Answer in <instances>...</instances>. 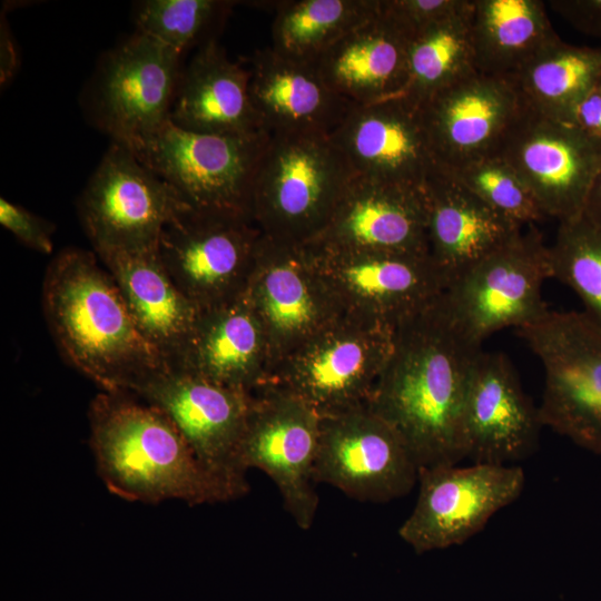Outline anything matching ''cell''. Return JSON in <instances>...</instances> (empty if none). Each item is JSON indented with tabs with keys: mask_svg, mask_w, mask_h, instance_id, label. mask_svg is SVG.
<instances>
[{
	"mask_svg": "<svg viewBox=\"0 0 601 601\" xmlns=\"http://www.w3.org/2000/svg\"><path fill=\"white\" fill-rule=\"evenodd\" d=\"M542 427L539 407L524 392L506 355L482 349L465 396V459L473 463L514 464L535 452Z\"/></svg>",
	"mask_w": 601,
	"mask_h": 601,
	"instance_id": "20",
	"label": "cell"
},
{
	"mask_svg": "<svg viewBox=\"0 0 601 601\" xmlns=\"http://www.w3.org/2000/svg\"><path fill=\"white\" fill-rule=\"evenodd\" d=\"M179 194L136 155L112 142L78 201L95 253L158 246L165 227L189 208Z\"/></svg>",
	"mask_w": 601,
	"mask_h": 601,
	"instance_id": "10",
	"label": "cell"
},
{
	"mask_svg": "<svg viewBox=\"0 0 601 601\" xmlns=\"http://www.w3.org/2000/svg\"><path fill=\"white\" fill-rule=\"evenodd\" d=\"M246 295L266 335L268 370L345 314L304 245L264 234Z\"/></svg>",
	"mask_w": 601,
	"mask_h": 601,
	"instance_id": "18",
	"label": "cell"
},
{
	"mask_svg": "<svg viewBox=\"0 0 601 601\" xmlns=\"http://www.w3.org/2000/svg\"><path fill=\"white\" fill-rule=\"evenodd\" d=\"M1 85L8 83L18 68V56L14 41L9 32L8 26L1 20Z\"/></svg>",
	"mask_w": 601,
	"mask_h": 601,
	"instance_id": "40",
	"label": "cell"
},
{
	"mask_svg": "<svg viewBox=\"0 0 601 601\" xmlns=\"http://www.w3.org/2000/svg\"><path fill=\"white\" fill-rule=\"evenodd\" d=\"M134 395L160 408L178 427L201 464L238 497L249 491L240 444L254 394L168 368Z\"/></svg>",
	"mask_w": 601,
	"mask_h": 601,
	"instance_id": "15",
	"label": "cell"
},
{
	"mask_svg": "<svg viewBox=\"0 0 601 601\" xmlns=\"http://www.w3.org/2000/svg\"><path fill=\"white\" fill-rule=\"evenodd\" d=\"M380 9L411 33L462 9L467 0H378Z\"/></svg>",
	"mask_w": 601,
	"mask_h": 601,
	"instance_id": "36",
	"label": "cell"
},
{
	"mask_svg": "<svg viewBox=\"0 0 601 601\" xmlns=\"http://www.w3.org/2000/svg\"><path fill=\"white\" fill-rule=\"evenodd\" d=\"M481 351L452 319L442 295L396 326L367 406L397 432L418 469L465 459V396Z\"/></svg>",
	"mask_w": 601,
	"mask_h": 601,
	"instance_id": "1",
	"label": "cell"
},
{
	"mask_svg": "<svg viewBox=\"0 0 601 601\" xmlns=\"http://www.w3.org/2000/svg\"><path fill=\"white\" fill-rule=\"evenodd\" d=\"M549 255L551 278L570 287L601 326V228L582 216L559 223Z\"/></svg>",
	"mask_w": 601,
	"mask_h": 601,
	"instance_id": "33",
	"label": "cell"
},
{
	"mask_svg": "<svg viewBox=\"0 0 601 601\" xmlns=\"http://www.w3.org/2000/svg\"><path fill=\"white\" fill-rule=\"evenodd\" d=\"M597 87H598V88L600 89V91H601V75H600V77H599V79H598Z\"/></svg>",
	"mask_w": 601,
	"mask_h": 601,
	"instance_id": "42",
	"label": "cell"
},
{
	"mask_svg": "<svg viewBox=\"0 0 601 601\" xmlns=\"http://www.w3.org/2000/svg\"><path fill=\"white\" fill-rule=\"evenodd\" d=\"M353 178L329 136L270 135L253 186L252 218L270 238L307 244L326 226Z\"/></svg>",
	"mask_w": 601,
	"mask_h": 601,
	"instance_id": "4",
	"label": "cell"
},
{
	"mask_svg": "<svg viewBox=\"0 0 601 601\" xmlns=\"http://www.w3.org/2000/svg\"><path fill=\"white\" fill-rule=\"evenodd\" d=\"M378 0H292L275 4L272 49L315 63L342 37L377 12Z\"/></svg>",
	"mask_w": 601,
	"mask_h": 601,
	"instance_id": "31",
	"label": "cell"
},
{
	"mask_svg": "<svg viewBox=\"0 0 601 601\" xmlns=\"http://www.w3.org/2000/svg\"><path fill=\"white\" fill-rule=\"evenodd\" d=\"M446 170L491 208L523 227L546 218L518 173L497 154Z\"/></svg>",
	"mask_w": 601,
	"mask_h": 601,
	"instance_id": "35",
	"label": "cell"
},
{
	"mask_svg": "<svg viewBox=\"0 0 601 601\" xmlns=\"http://www.w3.org/2000/svg\"><path fill=\"white\" fill-rule=\"evenodd\" d=\"M329 139L356 177L421 189L437 167L418 109L401 98L354 105Z\"/></svg>",
	"mask_w": 601,
	"mask_h": 601,
	"instance_id": "21",
	"label": "cell"
},
{
	"mask_svg": "<svg viewBox=\"0 0 601 601\" xmlns=\"http://www.w3.org/2000/svg\"><path fill=\"white\" fill-rule=\"evenodd\" d=\"M249 80V68L231 61L216 39L201 45L183 68L170 121L199 134L265 131L252 102Z\"/></svg>",
	"mask_w": 601,
	"mask_h": 601,
	"instance_id": "26",
	"label": "cell"
},
{
	"mask_svg": "<svg viewBox=\"0 0 601 601\" xmlns=\"http://www.w3.org/2000/svg\"><path fill=\"white\" fill-rule=\"evenodd\" d=\"M473 0L416 32L408 42L406 80L396 98L418 108L452 82L476 71L471 36Z\"/></svg>",
	"mask_w": 601,
	"mask_h": 601,
	"instance_id": "30",
	"label": "cell"
},
{
	"mask_svg": "<svg viewBox=\"0 0 601 601\" xmlns=\"http://www.w3.org/2000/svg\"><path fill=\"white\" fill-rule=\"evenodd\" d=\"M411 33L383 13L342 37L315 62L326 83L358 106L396 98L406 80Z\"/></svg>",
	"mask_w": 601,
	"mask_h": 601,
	"instance_id": "27",
	"label": "cell"
},
{
	"mask_svg": "<svg viewBox=\"0 0 601 601\" xmlns=\"http://www.w3.org/2000/svg\"><path fill=\"white\" fill-rule=\"evenodd\" d=\"M550 6L578 30L601 39V0H553Z\"/></svg>",
	"mask_w": 601,
	"mask_h": 601,
	"instance_id": "38",
	"label": "cell"
},
{
	"mask_svg": "<svg viewBox=\"0 0 601 601\" xmlns=\"http://www.w3.org/2000/svg\"><path fill=\"white\" fill-rule=\"evenodd\" d=\"M422 189L427 211L428 255L447 285L523 228L491 208L439 165Z\"/></svg>",
	"mask_w": 601,
	"mask_h": 601,
	"instance_id": "23",
	"label": "cell"
},
{
	"mask_svg": "<svg viewBox=\"0 0 601 601\" xmlns=\"http://www.w3.org/2000/svg\"><path fill=\"white\" fill-rule=\"evenodd\" d=\"M269 137L199 134L169 120L134 154L191 208L252 218L253 186Z\"/></svg>",
	"mask_w": 601,
	"mask_h": 601,
	"instance_id": "7",
	"label": "cell"
},
{
	"mask_svg": "<svg viewBox=\"0 0 601 601\" xmlns=\"http://www.w3.org/2000/svg\"><path fill=\"white\" fill-rule=\"evenodd\" d=\"M496 154L518 173L545 217L559 223L581 216L601 171V144L525 102Z\"/></svg>",
	"mask_w": 601,
	"mask_h": 601,
	"instance_id": "13",
	"label": "cell"
},
{
	"mask_svg": "<svg viewBox=\"0 0 601 601\" xmlns=\"http://www.w3.org/2000/svg\"><path fill=\"white\" fill-rule=\"evenodd\" d=\"M417 476L401 436L367 405L321 416L316 483L361 502L384 503L408 494Z\"/></svg>",
	"mask_w": 601,
	"mask_h": 601,
	"instance_id": "14",
	"label": "cell"
},
{
	"mask_svg": "<svg viewBox=\"0 0 601 601\" xmlns=\"http://www.w3.org/2000/svg\"><path fill=\"white\" fill-rule=\"evenodd\" d=\"M414 508L398 529L416 553L463 544L522 494L525 473L516 464H443L418 469Z\"/></svg>",
	"mask_w": 601,
	"mask_h": 601,
	"instance_id": "11",
	"label": "cell"
},
{
	"mask_svg": "<svg viewBox=\"0 0 601 601\" xmlns=\"http://www.w3.org/2000/svg\"><path fill=\"white\" fill-rule=\"evenodd\" d=\"M471 36L476 71L509 80L560 39L539 0H473Z\"/></svg>",
	"mask_w": 601,
	"mask_h": 601,
	"instance_id": "29",
	"label": "cell"
},
{
	"mask_svg": "<svg viewBox=\"0 0 601 601\" xmlns=\"http://www.w3.org/2000/svg\"><path fill=\"white\" fill-rule=\"evenodd\" d=\"M304 247L344 313L392 327L430 306L447 286L428 254Z\"/></svg>",
	"mask_w": 601,
	"mask_h": 601,
	"instance_id": "12",
	"label": "cell"
},
{
	"mask_svg": "<svg viewBox=\"0 0 601 601\" xmlns=\"http://www.w3.org/2000/svg\"><path fill=\"white\" fill-rule=\"evenodd\" d=\"M523 107L512 80L474 71L417 109L437 165L455 169L496 154Z\"/></svg>",
	"mask_w": 601,
	"mask_h": 601,
	"instance_id": "19",
	"label": "cell"
},
{
	"mask_svg": "<svg viewBox=\"0 0 601 601\" xmlns=\"http://www.w3.org/2000/svg\"><path fill=\"white\" fill-rule=\"evenodd\" d=\"M249 92L265 131L329 136L354 104L334 91L315 63L296 61L270 47L256 51Z\"/></svg>",
	"mask_w": 601,
	"mask_h": 601,
	"instance_id": "24",
	"label": "cell"
},
{
	"mask_svg": "<svg viewBox=\"0 0 601 601\" xmlns=\"http://www.w3.org/2000/svg\"><path fill=\"white\" fill-rule=\"evenodd\" d=\"M321 416L302 401L273 388L254 393L240 444V463L275 483L285 510L302 530L311 529L318 495L314 469Z\"/></svg>",
	"mask_w": 601,
	"mask_h": 601,
	"instance_id": "16",
	"label": "cell"
},
{
	"mask_svg": "<svg viewBox=\"0 0 601 601\" xmlns=\"http://www.w3.org/2000/svg\"><path fill=\"white\" fill-rule=\"evenodd\" d=\"M566 122L601 144V91L597 85L572 107Z\"/></svg>",
	"mask_w": 601,
	"mask_h": 601,
	"instance_id": "39",
	"label": "cell"
},
{
	"mask_svg": "<svg viewBox=\"0 0 601 601\" xmlns=\"http://www.w3.org/2000/svg\"><path fill=\"white\" fill-rule=\"evenodd\" d=\"M395 328L345 313L273 364L258 390L286 393L319 416L366 406L391 356Z\"/></svg>",
	"mask_w": 601,
	"mask_h": 601,
	"instance_id": "5",
	"label": "cell"
},
{
	"mask_svg": "<svg viewBox=\"0 0 601 601\" xmlns=\"http://www.w3.org/2000/svg\"><path fill=\"white\" fill-rule=\"evenodd\" d=\"M600 75L601 47L573 46L559 39L512 81L528 106L566 121L572 107L595 87Z\"/></svg>",
	"mask_w": 601,
	"mask_h": 601,
	"instance_id": "32",
	"label": "cell"
},
{
	"mask_svg": "<svg viewBox=\"0 0 601 601\" xmlns=\"http://www.w3.org/2000/svg\"><path fill=\"white\" fill-rule=\"evenodd\" d=\"M233 2L218 0H147L136 11L137 32L183 53L210 40Z\"/></svg>",
	"mask_w": 601,
	"mask_h": 601,
	"instance_id": "34",
	"label": "cell"
},
{
	"mask_svg": "<svg viewBox=\"0 0 601 601\" xmlns=\"http://www.w3.org/2000/svg\"><path fill=\"white\" fill-rule=\"evenodd\" d=\"M88 420L97 473L114 495L147 504L238 499L201 464L174 422L140 397L101 391L90 402Z\"/></svg>",
	"mask_w": 601,
	"mask_h": 601,
	"instance_id": "3",
	"label": "cell"
},
{
	"mask_svg": "<svg viewBox=\"0 0 601 601\" xmlns=\"http://www.w3.org/2000/svg\"><path fill=\"white\" fill-rule=\"evenodd\" d=\"M262 236L247 216L189 207L165 227L158 254L175 285L201 312L247 292Z\"/></svg>",
	"mask_w": 601,
	"mask_h": 601,
	"instance_id": "9",
	"label": "cell"
},
{
	"mask_svg": "<svg viewBox=\"0 0 601 601\" xmlns=\"http://www.w3.org/2000/svg\"><path fill=\"white\" fill-rule=\"evenodd\" d=\"M96 253L66 248L49 264L42 308L63 358L101 391L135 394L169 368L138 327Z\"/></svg>",
	"mask_w": 601,
	"mask_h": 601,
	"instance_id": "2",
	"label": "cell"
},
{
	"mask_svg": "<svg viewBox=\"0 0 601 601\" xmlns=\"http://www.w3.org/2000/svg\"><path fill=\"white\" fill-rule=\"evenodd\" d=\"M0 224L29 248L51 254L55 226L22 206L0 198Z\"/></svg>",
	"mask_w": 601,
	"mask_h": 601,
	"instance_id": "37",
	"label": "cell"
},
{
	"mask_svg": "<svg viewBox=\"0 0 601 601\" xmlns=\"http://www.w3.org/2000/svg\"><path fill=\"white\" fill-rule=\"evenodd\" d=\"M96 254L114 277L141 333L174 368L199 312L168 275L158 246Z\"/></svg>",
	"mask_w": 601,
	"mask_h": 601,
	"instance_id": "28",
	"label": "cell"
},
{
	"mask_svg": "<svg viewBox=\"0 0 601 601\" xmlns=\"http://www.w3.org/2000/svg\"><path fill=\"white\" fill-rule=\"evenodd\" d=\"M548 278L549 246L531 225L453 279L442 300L459 328L482 345L493 333L520 329L550 311L542 297Z\"/></svg>",
	"mask_w": 601,
	"mask_h": 601,
	"instance_id": "8",
	"label": "cell"
},
{
	"mask_svg": "<svg viewBox=\"0 0 601 601\" xmlns=\"http://www.w3.org/2000/svg\"><path fill=\"white\" fill-rule=\"evenodd\" d=\"M581 216L601 228V171L592 183Z\"/></svg>",
	"mask_w": 601,
	"mask_h": 601,
	"instance_id": "41",
	"label": "cell"
},
{
	"mask_svg": "<svg viewBox=\"0 0 601 601\" xmlns=\"http://www.w3.org/2000/svg\"><path fill=\"white\" fill-rule=\"evenodd\" d=\"M518 333L543 367V426L601 454V326L584 312L549 311Z\"/></svg>",
	"mask_w": 601,
	"mask_h": 601,
	"instance_id": "6",
	"label": "cell"
},
{
	"mask_svg": "<svg viewBox=\"0 0 601 601\" xmlns=\"http://www.w3.org/2000/svg\"><path fill=\"white\" fill-rule=\"evenodd\" d=\"M181 57L136 32L104 59L95 106L114 142L134 152L170 120Z\"/></svg>",
	"mask_w": 601,
	"mask_h": 601,
	"instance_id": "17",
	"label": "cell"
},
{
	"mask_svg": "<svg viewBox=\"0 0 601 601\" xmlns=\"http://www.w3.org/2000/svg\"><path fill=\"white\" fill-rule=\"evenodd\" d=\"M307 244L428 254L423 189L354 176L326 226Z\"/></svg>",
	"mask_w": 601,
	"mask_h": 601,
	"instance_id": "22",
	"label": "cell"
},
{
	"mask_svg": "<svg viewBox=\"0 0 601 601\" xmlns=\"http://www.w3.org/2000/svg\"><path fill=\"white\" fill-rule=\"evenodd\" d=\"M269 366L267 339L246 293L198 313L186 347L173 370L255 393Z\"/></svg>",
	"mask_w": 601,
	"mask_h": 601,
	"instance_id": "25",
	"label": "cell"
}]
</instances>
